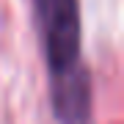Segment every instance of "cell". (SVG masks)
<instances>
[{
  "mask_svg": "<svg viewBox=\"0 0 124 124\" xmlns=\"http://www.w3.org/2000/svg\"><path fill=\"white\" fill-rule=\"evenodd\" d=\"M50 77L80 69V6L77 0H33Z\"/></svg>",
  "mask_w": 124,
  "mask_h": 124,
  "instance_id": "6da1fadb",
  "label": "cell"
},
{
  "mask_svg": "<svg viewBox=\"0 0 124 124\" xmlns=\"http://www.w3.org/2000/svg\"><path fill=\"white\" fill-rule=\"evenodd\" d=\"M50 97L58 124H91V80L85 66L53 75Z\"/></svg>",
  "mask_w": 124,
  "mask_h": 124,
  "instance_id": "7a4b0ae2",
  "label": "cell"
}]
</instances>
